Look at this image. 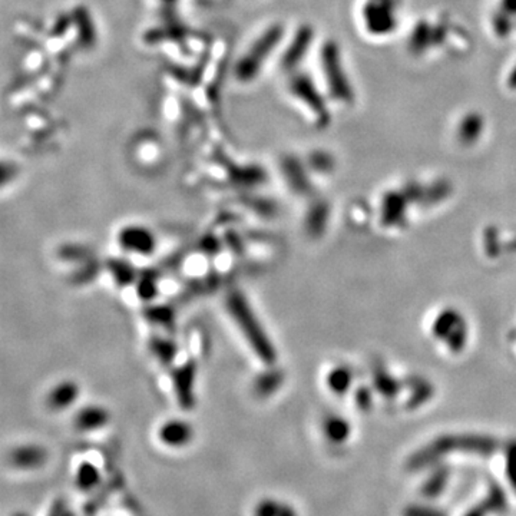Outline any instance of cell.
I'll use <instances>...</instances> for the list:
<instances>
[{"instance_id": "obj_6", "label": "cell", "mask_w": 516, "mask_h": 516, "mask_svg": "<svg viewBox=\"0 0 516 516\" xmlns=\"http://www.w3.org/2000/svg\"><path fill=\"white\" fill-rule=\"evenodd\" d=\"M290 91L297 98V101H301L303 105L314 113L318 123H325V120L327 119V109L311 79H308L303 74H296L291 78Z\"/></svg>"}, {"instance_id": "obj_11", "label": "cell", "mask_w": 516, "mask_h": 516, "mask_svg": "<svg viewBox=\"0 0 516 516\" xmlns=\"http://www.w3.org/2000/svg\"><path fill=\"white\" fill-rule=\"evenodd\" d=\"M313 40V30L308 26H303L297 30L293 40L290 42L288 47L286 49L281 57V67L284 71H293L297 64L303 60L308 46Z\"/></svg>"}, {"instance_id": "obj_7", "label": "cell", "mask_w": 516, "mask_h": 516, "mask_svg": "<svg viewBox=\"0 0 516 516\" xmlns=\"http://www.w3.org/2000/svg\"><path fill=\"white\" fill-rule=\"evenodd\" d=\"M81 386L74 378H63L56 381L46 393V406L53 412H64L77 405L81 399Z\"/></svg>"}, {"instance_id": "obj_5", "label": "cell", "mask_w": 516, "mask_h": 516, "mask_svg": "<svg viewBox=\"0 0 516 516\" xmlns=\"http://www.w3.org/2000/svg\"><path fill=\"white\" fill-rule=\"evenodd\" d=\"M363 15L371 32H389L396 25V0H367Z\"/></svg>"}, {"instance_id": "obj_1", "label": "cell", "mask_w": 516, "mask_h": 516, "mask_svg": "<svg viewBox=\"0 0 516 516\" xmlns=\"http://www.w3.org/2000/svg\"><path fill=\"white\" fill-rule=\"evenodd\" d=\"M227 310L254 354L263 363L273 364L276 360L274 347L247 297L240 291L230 293L227 296Z\"/></svg>"}, {"instance_id": "obj_2", "label": "cell", "mask_w": 516, "mask_h": 516, "mask_svg": "<svg viewBox=\"0 0 516 516\" xmlns=\"http://www.w3.org/2000/svg\"><path fill=\"white\" fill-rule=\"evenodd\" d=\"M284 36V28L280 23H276L266 29L258 36L248 50L238 59L234 68L235 78L241 84H249L257 79L262 74L264 64L269 62L270 56L279 47Z\"/></svg>"}, {"instance_id": "obj_8", "label": "cell", "mask_w": 516, "mask_h": 516, "mask_svg": "<svg viewBox=\"0 0 516 516\" xmlns=\"http://www.w3.org/2000/svg\"><path fill=\"white\" fill-rule=\"evenodd\" d=\"M158 440L169 449H182L196 436V429L185 419H168L162 422L157 432Z\"/></svg>"}, {"instance_id": "obj_23", "label": "cell", "mask_w": 516, "mask_h": 516, "mask_svg": "<svg viewBox=\"0 0 516 516\" xmlns=\"http://www.w3.org/2000/svg\"><path fill=\"white\" fill-rule=\"evenodd\" d=\"M486 512L488 510L485 509V506L483 505H479V506L471 509L469 512H466L465 516H486Z\"/></svg>"}, {"instance_id": "obj_4", "label": "cell", "mask_w": 516, "mask_h": 516, "mask_svg": "<svg viewBox=\"0 0 516 516\" xmlns=\"http://www.w3.org/2000/svg\"><path fill=\"white\" fill-rule=\"evenodd\" d=\"M116 242L125 254L138 257H150L158 247L155 232L142 224L123 225L116 234Z\"/></svg>"}, {"instance_id": "obj_15", "label": "cell", "mask_w": 516, "mask_h": 516, "mask_svg": "<svg viewBox=\"0 0 516 516\" xmlns=\"http://www.w3.org/2000/svg\"><path fill=\"white\" fill-rule=\"evenodd\" d=\"M284 502L280 499L267 496L258 500L252 509V516H279L281 509L284 507Z\"/></svg>"}, {"instance_id": "obj_19", "label": "cell", "mask_w": 516, "mask_h": 516, "mask_svg": "<svg viewBox=\"0 0 516 516\" xmlns=\"http://www.w3.org/2000/svg\"><path fill=\"white\" fill-rule=\"evenodd\" d=\"M152 349H154V353L157 354V357L161 361H171L175 357V353H176V349H175L174 343L165 342L162 339L154 342Z\"/></svg>"}, {"instance_id": "obj_17", "label": "cell", "mask_w": 516, "mask_h": 516, "mask_svg": "<svg viewBox=\"0 0 516 516\" xmlns=\"http://www.w3.org/2000/svg\"><path fill=\"white\" fill-rule=\"evenodd\" d=\"M432 29L426 25V23H420L415 32H412V39H410V47L415 52H423L427 45L430 43L432 39Z\"/></svg>"}, {"instance_id": "obj_10", "label": "cell", "mask_w": 516, "mask_h": 516, "mask_svg": "<svg viewBox=\"0 0 516 516\" xmlns=\"http://www.w3.org/2000/svg\"><path fill=\"white\" fill-rule=\"evenodd\" d=\"M111 420V412L98 403L85 405L77 410L74 416V425L79 432L89 433L96 432L108 426Z\"/></svg>"}, {"instance_id": "obj_24", "label": "cell", "mask_w": 516, "mask_h": 516, "mask_svg": "<svg viewBox=\"0 0 516 516\" xmlns=\"http://www.w3.org/2000/svg\"><path fill=\"white\" fill-rule=\"evenodd\" d=\"M279 516H297V510L291 506V505H284V507L281 509V512L279 513Z\"/></svg>"}, {"instance_id": "obj_22", "label": "cell", "mask_w": 516, "mask_h": 516, "mask_svg": "<svg viewBox=\"0 0 516 516\" xmlns=\"http://www.w3.org/2000/svg\"><path fill=\"white\" fill-rule=\"evenodd\" d=\"M68 512H69V509L67 507V503H64V500L63 499H57L50 506L47 516H64Z\"/></svg>"}, {"instance_id": "obj_9", "label": "cell", "mask_w": 516, "mask_h": 516, "mask_svg": "<svg viewBox=\"0 0 516 516\" xmlns=\"http://www.w3.org/2000/svg\"><path fill=\"white\" fill-rule=\"evenodd\" d=\"M9 462L16 469L35 471L47 462V450L36 443L19 444L11 450Z\"/></svg>"}, {"instance_id": "obj_26", "label": "cell", "mask_w": 516, "mask_h": 516, "mask_svg": "<svg viewBox=\"0 0 516 516\" xmlns=\"http://www.w3.org/2000/svg\"><path fill=\"white\" fill-rule=\"evenodd\" d=\"M64 516H75V515H74V512H72V510H69V512H68L67 515H64Z\"/></svg>"}, {"instance_id": "obj_18", "label": "cell", "mask_w": 516, "mask_h": 516, "mask_svg": "<svg viewBox=\"0 0 516 516\" xmlns=\"http://www.w3.org/2000/svg\"><path fill=\"white\" fill-rule=\"evenodd\" d=\"M461 131H462V137L468 141L475 140V137H478V134L481 133V126L482 125V119L478 115H471L468 118L464 119L462 125H461Z\"/></svg>"}, {"instance_id": "obj_20", "label": "cell", "mask_w": 516, "mask_h": 516, "mask_svg": "<svg viewBox=\"0 0 516 516\" xmlns=\"http://www.w3.org/2000/svg\"><path fill=\"white\" fill-rule=\"evenodd\" d=\"M403 516H446V513L437 507L429 505H410L405 509Z\"/></svg>"}, {"instance_id": "obj_16", "label": "cell", "mask_w": 516, "mask_h": 516, "mask_svg": "<svg viewBox=\"0 0 516 516\" xmlns=\"http://www.w3.org/2000/svg\"><path fill=\"white\" fill-rule=\"evenodd\" d=\"M485 506V509L488 512H503L507 506V499L506 495L502 492V489L499 486H492L490 490L488 492V496L485 499V502L482 503Z\"/></svg>"}, {"instance_id": "obj_3", "label": "cell", "mask_w": 516, "mask_h": 516, "mask_svg": "<svg viewBox=\"0 0 516 516\" xmlns=\"http://www.w3.org/2000/svg\"><path fill=\"white\" fill-rule=\"evenodd\" d=\"M320 56L322 64V74H325L332 96H335L337 101L352 102L353 89L343 69V63L337 45L333 42H327L322 46Z\"/></svg>"}, {"instance_id": "obj_21", "label": "cell", "mask_w": 516, "mask_h": 516, "mask_svg": "<svg viewBox=\"0 0 516 516\" xmlns=\"http://www.w3.org/2000/svg\"><path fill=\"white\" fill-rule=\"evenodd\" d=\"M507 479L513 490L516 492V444L510 447L507 456Z\"/></svg>"}, {"instance_id": "obj_12", "label": "cell", "mask_w": 516, "mask_h": 516, "mask_svg": "<svg viewBox=\"0 0 516 516\" xmlns=\"http://www.w3.org/2000/svg\"><path fill=\"white\" fill-rule=\"evenodd\" d=\"M102 479H103V476H102L101 469L89 461H84L77 468L75 486L78 488V490H81L84 493H91V492L96 490L101 486Z\"/></svg>"}, {"instance_id": "obj_27", "label": "cell", "mask_w": 516, "mask_h": 516, "mask_svg": "<svg viewBox=\"0 0 516 516\" xmlns=\"http://www.w3.org/2000/svg\"><path fill=\"white\" fill-rule=\"evenodd\" d=\"M13 516H28V515H25V513H16V515H13Z\"/></svg>"}, {"instance_id": "obj_13", "label": "cell", "mask_w": 516, "mask_h": 516, "mask_svg": "<svg viewBox=\"0 0 516 516\" xmlns=\"http://www.w3.org/2000/svg\"><path fill=\"white\" fill-rule=\"evenodd\" d=\"M109 269H111V274L113 277V280L118 281V284H133L137 283V274L133 266H129V263L120 262V260H113L109 263Z\"/></svg>"}, {"instance_id": "obj_25", "label": "cell", "mask_w": 516, "mask_h": 516, "mask_svg": "<svg viewBox=\"0 0 516 516\" xmlns=\"http://www.w3.org/2000/svg\"><path fill=\"white\" fill-rule=\"evenodd\" d=\"M509 84H510L513 88H516V68H515V71L512 72V75H510V78H509Z\"/></svg>"}, {"instance_id": "obj_14", "label": "cell", "mask_w": 516, "mask_h": 516, "mask_svg": "<svg viewBox=\"0 0 516 516\" xmlns=\"http://www.w3.org/2000/svg\"><path fill=\"white\" fill-rule=\"evenodd\" d=\"M447 472L446 471H439V472H434L427 481L426 483L423 485L422 488V492H423V496L429 498V499H433V498H439L442 495V492L446 489L447 486Z\"/></svg>"}]
</instances>
